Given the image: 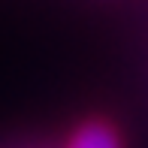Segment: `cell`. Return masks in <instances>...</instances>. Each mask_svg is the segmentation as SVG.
Returning a JSON list of instances; mask_svg holds the SVG:
<instances>
[{"mask_svg": "<svg viewBox=\"0 0 148 148\" xmlns=\"http://www.w3.org/2000/svg\"><path fill=\"white\" fill-rule=\"evenodd\" d=\"M66 148H121V145H118V136L106 124H88L73 136V142Z\"/></svg>", "mask_w": 148, "mask_h": 148, "instance_id": "cell-1", "label": "cell"}]
</instances>
